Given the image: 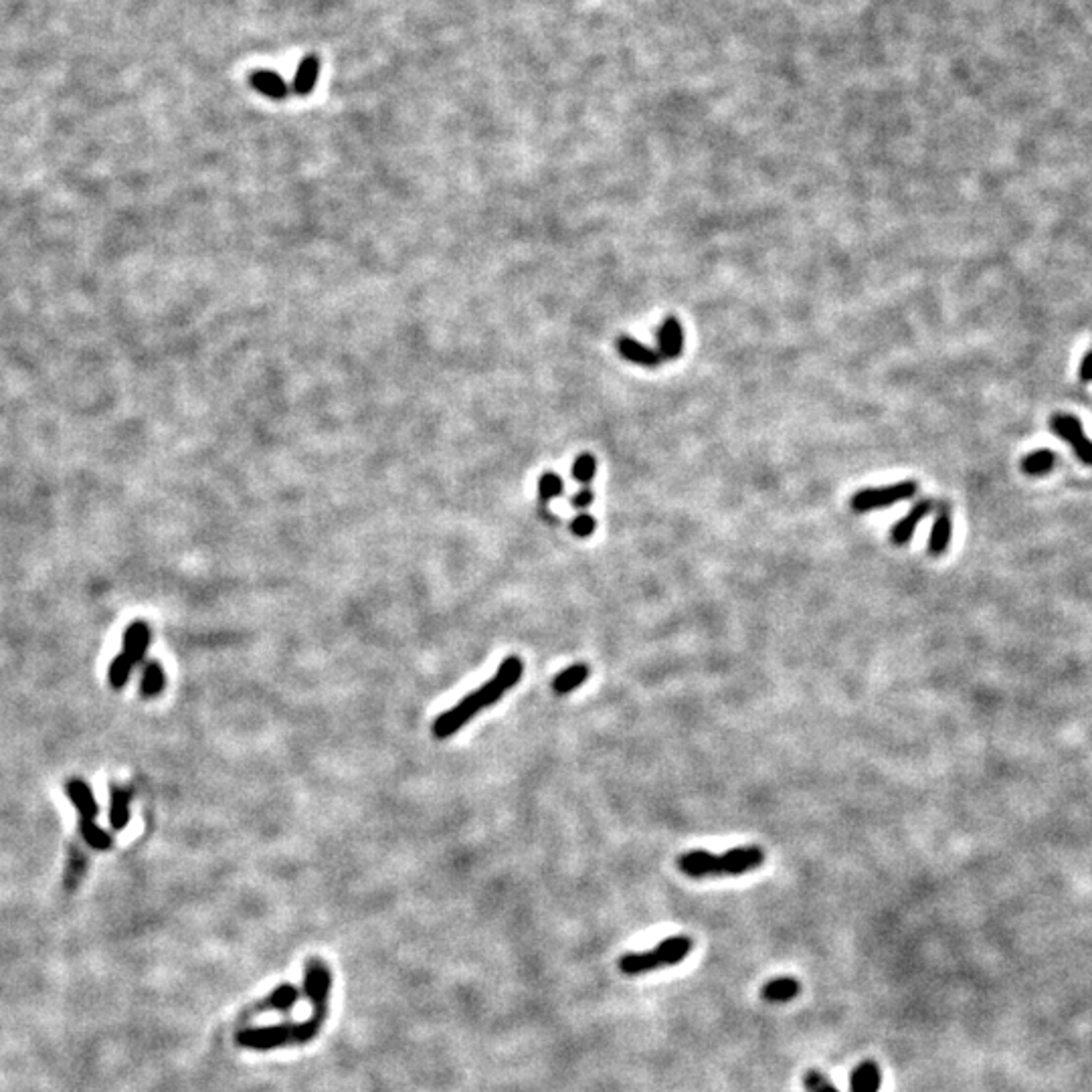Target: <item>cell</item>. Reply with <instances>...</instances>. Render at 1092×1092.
Returning <instances> with one entry per match:
<instances>
[{
  "instance_id": "cell-1",
  "label": "cell",
  "mask_w": 1092,
  "mask_h": 1092,
  "mask_svg": "<svg viewBox=\"0 0 1092 1092\" xmlns=\"http://www.w3.org/2000/svg\"><path fill=\"white\" fill-rule=\"evenodd\" d=\"M523 672H524V663L521 658H516V656L506 658L500 663L498 672L494 674V678H491L490 682L482 684L476 692H472L470 696H465L463 700H460L454 709H449L447 712L435 718L433 735L437 739H447L451 735H456V732L468 725L476 714L490 709L491 704L500 700L506 692H508L518 680H521Z\"/></svg>"
},
{
  "instance_id": "cell-2",
  "label": "cell",
  "mask_w": 1092,
  "mask_h": 1092,
  "mask_svg": "<svg viewBox=\"0 0 1092 1092\" xmlns=\"http://www.w3.org/2000/svg\"><path fill=\"white\" fill-rule=\"evenodd\" d=\"M765 850L758 846H737L725 854H712L709 850H688L678 858V870L684 876L702 881L716 876H741L761 868Z\"/></svg>"
},
{
  "instance_id": "cell-3",
  "label": "cell",
  "mask_w": 1092,
  "mask_h": 1092,
  "mask_svg": "<svg viewBox=\"0 0 1092 1092\" xmlns=\"http://www.w3.org/2000/svg\"><path fill=\"white\" fill-rule=\"evenodd\" d=\"M322 1025V1022L310 1018L305 1022H284L275 1025H263V1028H247L237 1034V1044L257 1052H268L289 1044H308L320 1034Z\"/></svg>"
},
{
  "instance_id": "cell-4",
  "label": "cell",
  "mask_w": 1092,
  "mask_h": 1092,
  "mask_svg": "<svg viewBox=\"0 0 1092 1092\" xmlns=\"http://www.w3.org/2000/svg\"><path fill=\"white\" fill-rule=\"evenodd\" d=\"M692 949H694V941H692L688 935H676V937L660 941L651 951L623 955L619 959L617 967H619L621 974L628 975V977L644 975V974H651V971L662 969V967H674L678 963H682L684 959L692 953Z\"/></svg>"
},
{
  "instance_id": "cell-5",
  "label": "cell",
  "mask_w": 1092,
  "mask_h": 1092,
  "mask_svg": "<svg viewBox=\"0 0 1092 1092\" xmlns=\"http://www.w3.org/2000/svg\"><path fill=\"white\" fill-rule=\"evenodd\" d=\"M68 793L79 814V834H82L84 842L93 850L100 851L110 850L114 844V837L105 830H101L96 821L100 807L96 803V799H93L89 785L82 779H71L68 781Z\"/></svg>"
},
{
  "instance_id": "cell-6",
  "label": "cell",
  "mask_w": 1092,
  "mask_h": 1092,
  "mask_svg": "<svg viewBox=\"0 0 1092 1092\" xmlns=\"http://www.w3.org/2000/svg\"><path fill=\"white\" fill-rule=\"evenodd\" d=\"M916 491H918V484L914 482V479H902V482L882 486V488H864V490L856 491L854 496H851L850 506L854 512L866 514V512L888 508V506H895V504L904 502V500H911V498H914Z\"/></svg>"
},
{
  "instance_id": "cell-7",
  "label": "cell",
  "mask_w": 1092,
  "mask_h": 1092,
  "mask_svg": "<svg viewBox=\"0 0 1092 1092\" xmlns=\"http://www.w3.org/2000/svg\"><path fill=\"white\" fill-rule=\"evenodd\" d=\"M304 988L305 997H308V1002L312 1004V1018L324 1023L328 1016V1000L332 988V974L324 961H320L316 957L310 959V961H305Z\"/></svg>"
},
{
  "instance_id": "cell-8",
  "label": "cell",
  "mask_w": 1092,
  "mask_h": 1092,
  "mask_svg": "<svg viewBox=\"0 0 1092 1092\" xmlns=\"http://www.w3.org/2000/svg\"><path fill=\"white\" fill-rule=\"evenodd\" d=\"M1048 425L1052 433L1064 439L1072 447L1078 460L1084 465H1092V439L1086 437L1081 419L1070 415V413H1054Z\"/></svg>"
},
{
  "instance_id": "cell-9",
  "label": "cell",
  "mask_w": 1092,
  "mask_h": 1092,
  "mask_svg": "<svg viewBox=\"0 0 1092 1092\" xmlns=\"http://www.w3.org/2000/svg\"><path fill=\"white\" fill-rule=\"evenodd\" d=\"M656 338H658L656 351L660 352L662 361H676V358L682 356L686 336H684V326L676 316H668V318L662 320Z\"/></svg>"
},
{
  "instance_id": "cell-10",
  "label": "cell",
  "mask_w": 1092,
  "mask_h": 1092,
  "mask_svg": "<svg viewBox=\"0 0 1092 1092\" xmlns=\"http://www.w3.org/2000/svg\"><path fill=\"white\" fill-rule=\"evenodd\" d=\"M933 508H935V502L928 500V498H925L921 502H916L913 506V508L907 514H904L895 526H892V530H890V540L895 542L897 546L909 544L913 540V537H914V532H916L918 524H921L925 521V518L930 512H933Z\"/></svg>"
},
{
  "instance_id": "cell-11",
  "label": "cell",
  "mask_w": 1092,
  "mask_h": 1092,
  "mask_svg": "<svg viewBox=\"0 0 1092 1092\" xmlns=\"http://www.w3.org/2000/svg\"><path fill=\"white\" fill-rule=\"evenodd\" d=\"M951 535H953L951 506L947 502H939V506H937V516H935L933 528H930L928 546H927L928 554L930 556H941V554L947 553L949 542H951Z\"/></svg>"
},
{
  "instance_id": "cell-12",
  "label": "cell",
  "mask_w": 1092,
  "mask_h": 1092,
  "mask_svg": "<svg viewBox=\"0 0 1092 1092\" xmlns=\"http://www.w3.org/2000/svg\"><path fill=\"white\" fill-rule=\"evenodd\" d=\"M150 647V628L146 621H134L128 625V630L124 632V642H122V654L124 658H128L132 663H140L146 656V651Z\"/></svg>"
},
{
  "instance_id": "cell-13",
  "label": "cell",
  "mask_w": 1092,
  "mask_h": 1092,
  "mask_svg": "<svg viewBox=\"0 0 1092 1092\" xmlns=\"http://www.w3.org/2000/svg\"><path fill=\"white\" fill-rule=\"evenodd\" d=\"M617 352L625 358V361L646 368H658L662 365V356L656 349H649L647 344L639 342L637 338H632L628 335H621L617 338Z\"/></svg>"
},
{
  "instance_id": "cell-14",
  "label": "cell",
  "mask_w": 1092,
  "mask_h": 1092,
  "mask_svg": "<svg viewBox=\"0 0 1092 1092\" xmlns=\"http://www.w3.org/2000/svg\"><path fill=\"white\" fill-rule=\"evenodd\" d=\"M298 1000H300V990H296L294 985H279L277 990H273L270 993L268 1000H263V1002L251 1007L249 1016L268 1014V1011H279V1014H286L288 1009H291L298 1004Z\"/></svg>"
},
{
  "instance_id": "cell-15",
  "label": "cell",
  "mask_w": 1092,
  "mask_h": 1092,
  "mask_svg": "<svg viewBox=\"0 0 1092 1092\" xmlns=\"http://www.w3.org/2000/svg\"><path fill=\"white\" fill-rule=\"evenodd\" d=\"M802 991V983H799L795 977L789 975H783V977H773L769 979L763 988H761V997L769 1004H788Z\"/></svg>"
},
{
  "instance_id": "cell-16",
  "label": "cell",
  "mask_w": 1092,
  "mask_h": 1092,
  "mask_svg": "<svg viewBox=\"0 0 1092 1092\" xmlns=\"http://www.w3.org/2000/svg\"><path fill=\"white\" fill-rule=\"evenodd\" d=\"M881 1084L882 1072L874 1060H864L850 1076V1092H878Z\"/></svg>"
},
{
  "instance_id": "cell-17",
  "label": "cell",
  "mask_w": 1092,
  "mask_h": 1092,
  "mask_svg": "<svg viewBox=\"0 0 1092 1092\" xmlns=\"http://www.w3.org/2000/svg\"><path fill=\"white\" fill-rule=\"evenodd\" d=\"M130 789L112 785L110 789V825L119 832L124 830L130 821Z\"/></svg>"
},
{
  "instance_id": "cell-18",
  "label": "cell",
  "mask_w": 1092,
  "mask_h": 1092,
  "mask_svg": "<svg viewBox=\"0 0 1092 1092\" xmlns=\"http://www.w3.org/2000/svg\"><path fill=\"white\" fill-rule=\"evenodd\" d=\"M251 84L263 96H268L272 100H284L288 96V84L284 82V77L270 71V70H261V71H253L251 75Z\"/></svg>"
},
{
  "instance_id": "cell-19",
  "label": "cell",
  "mask_w": 1092,
  "mask_h": 1092,
  "mask_svg": "<svg viewBox=\"0 0 1092 1092\" xmlns=\"http://www.w3.org/2000/svg\"><path fill=\"white\" fill-rule=\"evenodd\" d=\"M589 665L585 663H575V665H569L563 672H558L553 680V690L556 694H569V692L577 690L581 684H585L589 680Z\"/></svg>"
},
{
  "instance_id": "cell-20",
  "label": "cell",
  "mask_w": 1092,
  "mask_h": 1092,
  "mask_svg": "<svg viewBox=\"0 0 1092 1092\" xmlns=\"http://www.w3.org/2000/svg\"><path fill=\"white\" fill-rule=\"evenodd\" d=\"M1058 456L1054 454L1052 449H1036L1032 454L1025 456L1020 463V470L1030 476V477H1037V476H1046L1048 472L1054 470Z\"/></svg>"
},
{
  "instance_id": "cell-21",
  "label": "cell",
  "mask_w": 1092,
  "mask_h": 1092,
  "mask_svg": "<svg viewBox=\"0 0 1092 1092\" xmlns=\"http://www.w3.org/2000/svg\"><path fill=\"white\" fill-rule=\"evenodd\" d=\"M164 686H166V674H164L163 665L154 660L146 663L144 670H142V680H140L142 696L144 698H156L158 694H163Z\"/></svg>"
},
{
  "instance_id": "cell-22",
  "label": "cell",
  "mask_w": 1092,
  "mask_h": 1092,
  "mask_svg": "<svg viewBox=\"0 0 1092 1092\" xmlns=\"http://www.w3.org/2000/svg\"><path fill=\"white\" fill-rule=\"evenodd\" d=\"M318 73H320V61L316 55H305L304 61L300 63L298 73L294 77V91L298 96H308L312 93L316 82H318Z\"/></svg>"
},
{
  "instance_id": "cell-23",
  "label": "cell",
  "mask_w": 1092,
  "mask_h": 1092,
  "mask_svg": "<svg viewBox=\"0 0 1092 1092\" xmlns=\"http://www.w3.org/2000/svg\"><path fill=\"white\" fill-rule=\"evenodd\" d=\"M86 856L79 851L77 848L71 850L70 854V862H68V870H65V878H63V888L68 892L77 890L79 882H82V878L86 874Z\"/></svg>"
},
{
  "instance_id": "cell-24",
  "label": "cell",
  "mask_w": 1092,
  "mask_h": 1092,
  "mask_svg": "<svg viewBox=\"0 0 1092 1092\" xmlns=\"http://www.w3.org/2000/svg\"><path fill=\"white\" fill-rule=\"evenodd\" d=\"M565 482L563 477L554 472H544L538 479V498L540 502H551L558 496H563Z\"/></svg>"
},
{
  "instance_id": "cell-25",
  "label": "cell",
  "mask_w": 1092,
  "mask_h": 1092,
  "mask_svg": "<svg viewBox=\"0 0 1092 1092\" xmlns=\"http://www.w3.org/2000/svg\"><path fill=\"white\" fill-rule=\"evenodd\" d=\"M597 474V458L593 454H581L572 463V477L575 482L587 486Z\"/></svg>"
},
{
  "instance_id": "cell-26",
  "label": "cell",
  "mask_w": 1092,
  "mask_h": 1092,
  "mask_svg": "<svg viewBox=\"0 0 1092 1092\" xmlns=\"http://www.w3.org/2000/svg\"><path fill=\"white\" fill-rule=\"evenodd\" d=\"M803 1086L807 1092H840L830 1078L819 1070H807L803 1074Z\"/></svg>"
},
{
  "instance_id": "cell-27",
  "label": "cell",
  "mask_w": 1092,
  "mask_h": 1092,
  "mask_svg": "<svg viewBox=\"0 0 1092 1092\" xmlns=\"http://www.w3.org/2000/svg\"><path fill=\"white\" fill-rule=\"evenodd\" d=\"M595 528H597V521L587 512H583L570 521V532L579 538H589L595 532Z\"/></svg>"
},
{
  "instance_id": "cell-28",
  "label": "cell",
  "mask_w": 1092,
  "mask_h": 1092,
  "mask_svg": "<svg viewBox=\"0 0 1092 1092\" xmlns=\"http://www.w3.org/2000/svg\"><path fill=\"white\" fill-rule=\"evenodd\" d=\"M593 500H595L593 490H591L589 486H583V488L577 491V494L570 498V504H572V508H577V510H585V508H589V506L593 504Z\"/></svg>"
},
{
  "instance_id": "cell-29",
  "label": "cell",
  "mask_w": 1092,
  "mask_h": 1092,
  "mask_svg": "<svg viewBox=\"0 0 1092 1092\" xmlns=\"http://www.w3.org/2000/svg\"><path fill=\"white\" fill-rule=\"evenodd\" d=\"M1078 379L1081 382H1092V349L1083 356L1081 367H1078Z\"/></svg>"
}]
</instances>
